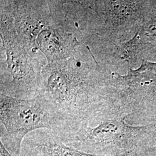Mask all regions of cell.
<instances>
[{"label": "cell", "instance_id": "1", "mask_svg": "<svg viewBox=\"0 0 156 156\" xmlns=\"http://www.w3.org/2000/svg\"><path fill=\"white\" fill-rule=\"evenodd\" d=\"M86 49L79 50L67 60L47 63L42 71L41 94L55 107L68 128L100 110L109 101V91L105 90L109 89V76L90 48L86 58H83Z\"/></svg>", "mask_w": 156, "mask_h": 156}, {"label": "cell", "instance_id": "3", "mask_svg": "<svg viewBox=\"0 0 156 156\" xmlns=\"http://www.w3.org/2000/svg\"><path fill=\"white\" fill-rule=\"evenodd\" d=\"M0 140L13 156H20L25 137L39 129L60 133L67 122L45 96L24 100L0 94Z\"/></svg>", "mask_w": 156, "mask_h": 156}, {"label": "cell", "instance_id": "2", "mask_svg": "<svg viewBox=\"0 0 156 156\" xmlns=\"http://www.w3.org/2000/svg\"><path fill=\"white\" fill-rule=\"evenodd\" d=\"M122 113L117 108L105 106L77 125L56 133L68 146L91 154L139 153L144 128L127 124Z\"/></svg>", "mask_w": 156, "mask_h": 156}, {"label": "cell", "instance_id": "8", "mask_svg": "<svg viewBox=\"0 0 156 156\" xmlns=\"http://www.w3.org/2000/svg\"><path fill=\"white\" fill-rule=\"evenodd\" d=\"M138 48L139 39L137 34L133 39L116 45L114 53L118 58L132 64L136 58Z\"/></svg>", "mask_w": 156, "mask_h": 156}, {"label": "cell", "instance_id": "7", "mask_svg": "<svg viewBox=\"0 0 156 156\" xmlns=\"http://www.w3.org/2000/svg\"><path fill=\"white\" fill-rule=\"evenodd\" d=\"M21 154L23 156H138L137 153L116 156L91 154L66 145L55 131L41 129L31 133L24 138Z\"/></svg>", "mask_w": 156, "mask_h": 156}, {"label": "cell", "instance_id": "5", "mask_svg": "<svg viewBox=\"0 0 156 156\" xmlns=\"http://www.w3.org/2000/svg\"><path fill=\"white\" fill-rule=\"evenodd\" d=\"M0 11L9 16L18 41L29 53L44 57L37 49L36 39L41 31L56 22L48 0H1Z\"/></svg>", "mask_w": 156, "mask_h": 156}, {"label": "cell", "instance_id": "6", "mask_svg": "<svg viewBox=\"0 0 156 156\" xmlns=\"http://www.w3.org/2000/svg\"><path fill=\"white\" fill-rule=\"evenodd\" d=\"M51 12L56 22L41 31L36 39L37 49L44 56L47 63L68 59L75 56L82 45H85L80 37L57 13Z\"/></svg>", "mask_w": 156, "mask_h": 156}, {"label": "cell", "instance_id": "9", "mask_svg": "<svg viewBox=\"0 0 156 156\" xmlns=\"http://www.w3.org/2000/svg\"><path fill=\"white\" fill-rule=\"evenodd\" d=\"M0 156H13L6 149L3 143L0 140Z\"/></svg>", "mask_w": 156, "mask_h": 156}, {"label": "cell", "instance_id": "4", "mask_svg": "<svg viewBox=\"0 0 156 156\" xmlns=\"http://www.w3.org/2000/svg\"><path fill=\"white\" fill-rule=\"evenodd\" d=\"M0 36L5 59L1 60L0 94L28 100L41 94L42 57L33 56L18 41L11 20L0 18Z\"/></svg>", "mask_w": 156, "mask_h": 156}]
</instances>
